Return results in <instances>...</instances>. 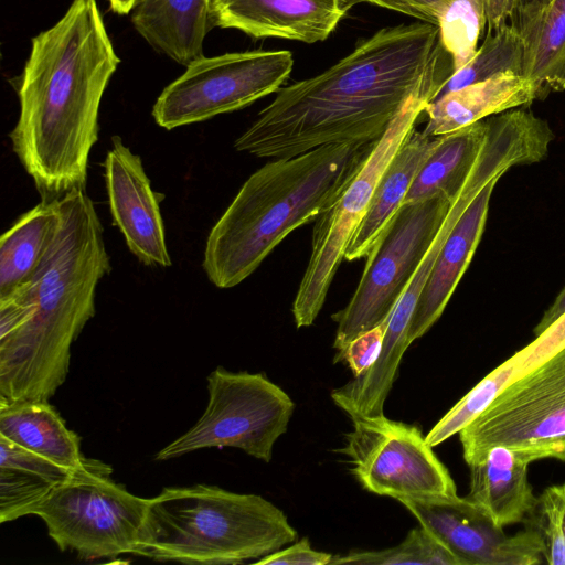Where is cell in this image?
I'll list each match as a JSON object with an SVG mask.
<instances>
[{
  "instance_id": "obj_11",
  "label": "cell",
  "mask_w": 565,
  "mask_h": 565,
  "mask_svg": "<svg viewBox=\"0 0 565 565\" xmlns=\"http://www.w3.org/2000/svg\"><path fill=\"white\" fill-rule=\"evenodd\" d=\"M157 98V125L174 128L249 106L277 93L288 79L294 56L287 50H255L205 57L188 66Z\"/></svg>"
},
{
  "instance_id": "obj_26",
  "label": "cell",
  "mask_w": 565,
  "mask_h": 565,
  "mask_svg": "<svg viewBox=\"0 0 565 565\" xmlns=\"http://www.w3.org/2000/svg\"><path fill=\"white\" fill-rule=\"evenodd\" d=\"M487 23L484 0H447L438 18L439 41L455 72L476 54Z\"/></svg>"
},
{
  "instance_id": "obj_4",
  "label": "cell",
  "mask_w": 565,
  "mask_h": 565,
  "mask_svg": "<svg viewBox=\"0 0 565 565\" xmlns=\"http://www.w3.org/2000/svg\"><path fill=\"white\" fill-rule=\"evenodd\" d=\"M373 143L318 147L250 174L209 233L202 262L209 280L227 289L250 276L287 235L337 199Z\"/></svg>"
},
{
  "instance_id": "obj_10",
  "label": "cell",
  "mask_w": 565,
  "mask_h": 565,
  "mask_svg": "<svg viewBox=\"0 0 565 565\" xmlns=\"http://www.w3.org/2000/svg\"><path fill=\"white\" fill-rule=\"evenodd\" d=\"M451 203L446 195L438 194L403 204L395 213L366 256L353 296L331 317L338 323L333 344L338 352L361 333L387 321Z\"/></svg>"
},
{
  "instance_id": "obj_8",
  "label": "cell",
  "mask_w": 565,
  "mask_h": 565,
  "mask_svg": "<svg viewBox=\"0 0 565 565\" xmlns=\"http://www.w3.org/2000/svg\"><path fill=\"white\" fill-rule=\"evenodd\" d=\"M467 465L493 446H505L531 463L565 461V347L511 381L459 431Z\"/></svg>"
},
{
  "instance_id": "obj_36",
  "label": "cell",
  "mask_w": 565,
  "mask_h": 565,
  "mask_svg": "<svg viewBox=\"0 0 565 565\" xmlns=\"http://www.w3.org/2000/svg\"><path fill=\"white\" fill-rule=\"evenodd\" d=\"M488 31H495L514 17L518 0H484Z\"/></svg>"
},
{
  "instance_id": "obj_38",
  "label": "cell",
  "mask_w": 565,
  "mask_h": 565,
  "mask_svg": "<svg viewBox=\"0 0 565 565\" xmlns=\"http://www.w3.org/2000/svg\"><path fill=\"white\" fill-rule=\"evenodd\" d=\"M565 312V287L558 294L551 307L544 312L543 317L534 328V334L539 335L543 332L551 323H553L558 317Z\"/></svg>"
},
{
  "instance_id": "obj_17",
  "label": "cell",
  "mask_w": 565,
  "mask_h": 565,
  "mask_svg": "<svg viewBox=\"0 0 565 565\" xmlns=\"http://www.w3.org/2000/svg\"><path fill=\"white\" fill-rule=\"evenodd\" d=\"M540 99L534 83L504 72L438 96L426 105L423 132L437 137Z\"/></svg>"
},
{
  "instance_id": "obj_31",
  "label": "cell",
  "mask_w": 565,
  "mask_h": 565,
  "mask_svg": "<svg viewBox=\"0 0 565 565\" xmlns=\"http://www.w3.org/2000/svg\"><path fill=\"white\" fill-rule=\"evenodd\" d=\"M0 467L28 470L41 475L55 483H61L77 472L60 466L46 459L45 457L28 450L1 436Z\"/></svg>"
},
{
  "instance_id": "obj_19",
  "label": "cell",
  "mask_w": 565,
  "mask_h": 565,
  "mask_svg": "<svg viewBox=\"0 0 565 565\" xmlns=\"http://www.w3.org/2000/svg\"><path fill=\"white\" fill-rule=\"evenodd\" d=\"M130 20L150 46L184 66L203 56L214 28L210 0H137Z\"/></svg>"
},
{
  "instance_id": "obj_18",
  "label": "cell",
  "mask_w": 565,
  "mask_h": 565,
  "mask_svg": "<svg viewBox=\"0 0 565 565\" xmlns=\"http://www.w3.org/2000/svg\"><path fill=\"white\" fill-rule=\"evenodd\" d=\"M527 463L505 446H493L470 468L468 499L499 527L533 516L539 498L527 479Z\"/></svg>"
},
{
  "instance_id": "obj_20",
  "label": "cell",
  "mask_w": 565,
  "mask_h": 565,
  "mask_svg": "<svg viewBox=\"0 0 565 565\" xmlns=\"http://www.w3.org/2000/svg\"><path fill=\"white\" fill-rule=\"evenodd\" d=\"M439 141L440 136L430 137L415 128L411 131L382 174L370 207L348 244L345 259L352 262L370 254Z\"/></svg>"
},
{
  "instance_id": "obj_21",
  "label": "cell",
  "mask_w": 565,
  "mask_h": 565,
  "mask_svg": "<svg viewBox=\"0 0 565 565\" xmlns=\"http://www.w3.org/2000/svg\"><path fill=\"white\" fill-rule=\"evenodd\" d=\"M0 436L73 471L94 461L83 457L79 437L49 401L0 404Z\"/></svg>"
},
{
  "instance_id": "obj_22",
  "label": "cell",
  "mask_w": 565,
  "mask_h": 565,
  "mask_svg": "<svg viewBox=\"0 0 565 565\" xmlns=\"http://www.w3.org/2000/svg\"><path fill=\"white\" fill-rule=\"evenodd\" d=\"M61 223L57 200L41 201L0 239V298L29 282L51 248Z\"/></svg>"
},
{
  "instance_id": "obj_14",
  "label": "cell",
  "mask_w": 565,
  "mask_h": 565,
  "mask_svg": "<svg viewBox=\"0 0 565 565\" xmlns=\"http://www.w3.org/2000/svg\"><path fill=\"white\" fill-rule=\"evenodd\" d=\"M104 178L114 224L124 235L129 250L146 266H171L160 202L141 158L118 136L104 162Z\"/></svg>"
},
{
  "instance_id": "obj_29",
  "label": "cell",
  "mask_w": 565,
  "mask_h": 565,
  "mask_svg": "<svg viewBox=\"0 0 565 565\" xmlns=\"http://www.w3.org/2000/svg\"><path fill=\"white\" fill-rule=\"evenodd\" d=\"M56 484L28 470L0 467V523L29 515Z\"/></svg>"
},
{
  "instance_id": "obj_35",
  "label": "cell",
  "mask_w": 565,
  "mask_h": 565,
  "mask_svg": "<svg viewBox=\"0 0 565 565\" xmlns=\"http://www.w3.org/2000/svg\"><path fill=\"white\" fill-rule=\"evenodd\" d=\"M446 1L447 0H353L354 3L367 2L436 26L440 11Z\"/></svg>"
},
{
  "instance_id": "obj_2",
  "label": "cell",
  "mask_w": 565,
  "mask_h": 565,
  "mask_svg": "<svg viewBox=\"0 0 565 565\" xmlns=\"http://www.w3.org/2000/svg\"><path fill=\"white\" fill-rule=\"evenodd\" d=\"M119 63L96 0H73L53 26L32 38L9 138L43 201L86 189L100 102Z\"/></svg>"
},
{
  "instance_id": "obj_25",
  "label": "cell",
  "mask_w": 565,
  "mask_h": 565,
  "mask_svg": "<svg viewBox=\"0 0 565 565\" xmlns=\"http://www.w3.org/2000/svg\"><path fill=\"white\" fill-rule=\"evenodd\" d=\"M523 38L514 24L507 23L495 31H488L473 57L454 72L438 96L504 72L523 75Z\"/></svg>"
},
{
  "instance_id": "obj_15",
  "label": "cell",
  "mask_w": 565,
  "mask_h": 565,
  "mask_svg": "<svg viewBox=\"0 0 565 565\" xmlns=\"http://www.w3.org/2000/svg\"><path fill=\"white\" fill-rule=\"evenodd\" d=\"M353 0H210L213 26L307 44L331 35Z\"/></svg>"
},
{
  "instance_id": "obj_16",
  "label": "cell",
  "mask_w": 565,
  "mask_h": 565,
  "mask_svg": "<svg viewBox=\"0 0 565 565\" xmlns=\"http://www.w3.org/2000/svg\"><path fill=\"white\" fill-rule=\"evenodd\" d=\"M500 178L491 179L482 188L444 242L414 309L407 334L409 344L440 318L468 268L483 233L491 193Z\"/></svg>"
},
{
  "instance_id": "obj_3",
  "label": "cell",
  "mask_w": 565,
  "mask_h": 565,
  "mask_svg": "<svg viewBox=\"0 0 565 565\" xmlns=\"http://www.w3.org/2000/svg\"><path fill=\"white\" fill-rule=\"evenodd\" d=\"M56 237L32 279L20 286L32 317L0 338V404L49 401L65 382L71 348L95 315L99 281L111 270L100 218L85 190L58 199Z\"/></svg>"
},
{
  "instance_id": "obj_1",
  "label": "cell",
  "mask_w": 565,
  "mask_h": 565,
  "mask_svg": "<svg viewBox=\"0 0 565 565\" xmlns=\"http://www.w3.org/2000/svg\"><path fill=\"white\" fill-rule=\"evenodd\" d=\"M448 58L434 24L382 28L323 72L281 87L234 148L278 159L329 145L375 141Z\"/></svg>"
},
{
  "instance_id": "obj_39",
  "label": "cell",
  "mask_w": 565,
  "mask_h": 565,
  "mask_svg": "<svg viewBox=\"0 0 565 565\" xmlns=\"http://www.w3.org/2000/svg\"><path fill=\"white\" fill-rule=\"evenodd\" d=\"M113 12L117 14H128L132 11L137 0H107Z\"/></svg>"
},
{
  "instance_id": "obj_37",
  "label": "cell",
  "mask_w": 565,
  "mask_h": 565,
  "mask_svg": "<svg viewBox=\"0 0 565 565\" xmlns=\"http://www.w3.org/2000/svg\"><path fill=\"white\" fill-rule=\"evenodd\" d=\"M551 0H518L514 17L519 30L526 26Z\"/></svg>"
},
{
  "instance_id": "obj_23",
  "label": "cell",
  "mask_w": 565,
  "mask_h": 565,
  "mask_svg": "<svg viewBox=\"0 0 565 565\" xmlns=\"http://www.w3.org/2000/svg\"><path fill=\"white\" fill-rule=\"evenodd\" d=\"M486 135V119L441 135L439 143L417 172L403 204L438 194L454 201L477 162Z\"/></svg>"
},
{
  "instance_id": "obj_24",
  "label": "cell",
  "mask_w": 565,
  "mask_h": 565,
  "mask_svg": "<svg viewBox=\"0 0 565 565\" xmlns=\"http://www.w3.org/2000/svg\"><path fill=\"white\" fill-rule=\"evenodd\" d=\"M523 75L530 78L540 99L565 90V0H551L522 30Z\"/></svg>"
},
{
  "instance_id": "obj_9",
  "label": "cell",
  "mask_w": 565,
  "mask_h": 565,
  "mask_svg": "<svg viewBox=\"0 0 565 565\" xmlns=\"http://www.w3.org/2000/svg\"><path fill=\"white\" fill-rule=\"evenodd\" d=\"M207 406L183 435L159 450V461L205 448H238L269 462L278 438L287 431L295 404L260 373L217 366L207 376Z\"/></svg>"
},
{
  "instance_id": "obj_7",
  "label": "cell",
  "mask_w": 565,
  "mask_h": 565,
  "mask_svg": "<svg viewBox=\"0 0 565 565\" xmlns=\"http://www.w3.org/2000/svg\"><path fill=\"white\" fill-rule=\"evenodd\" d=\"M110 472L94 460L31 509L60 551L75 552L85 561L139 554L149 499L130 493L108 477Z\"/></svg>"
},
{
  "instance_id": "obj_27",
  "label": "cell",
  "mask_w": 565,
  "mask_h": 565,
  "mask_svg": "<svg viewBox=\"0 0 565 565\" xmlns=\"http://www.w3.org/2000/svg\"><path fill=\"white\" fill-rule=\"evenodd\" d=\"M330 564L359 565H462L435 535L423 527L413 529L402 543L381 551L352 552L333 556Z\"/></svg>"
},
{
  "instance_id": "obj_13",
  "label": "cell",
  "mask_w": 565,
  "mask_h": 565,
  "mask_svg": "<svg viewBox=\"0 0 565 565\" xmlns=\"http://www.w3.org/2000/svg\"><path fill=\"white\" fill-rule=\"evenodd\" d=\"M462 565H534L543 541L531 527L512 536L468 498L430 497L398 500Z\"/></svg>"
},
{
  "instance_id": "obj_30",
  "label": "cell",
  "mask_w": 565,
  "mask_h": 565,
  "mask_svg": "<svg viewBox=\"0 0 565 565\" xmlns=\"http://www.w3.org/2000/svg\"><path fill=\"white\" fill-rule=\"evenodd\" d=\"M533 516L543 541V557L551 565H565V483L543 491Z\"/></svg>"
},
{
  "instance_id": "obj_28",
  "label": "cell",
  "mask_w": 565,
  "mask_h": 565,
  "mask_svg": "<svg viewBox=\"0 0 565 565\" xmlns=\"http://www.w3.org/2000/svg\"><path fill=\"white\" fill-rule=\"evenodd\" d=\"M516 377L513 355L500 364L473 386L426 435L430 447H435L465 428L478 417Z\"/></svg>"
},
{
  "instance_id": "obj_6",
  "label": "cell",
  "mask_w": 565,
  "mask_h": 565,
  "mask_svg": "<svg viewBox=\"0 0 565 565\" xmlns=\"http://www.w3.org/2000/svg\"><path fill=\"white\" fill-rule=\"evenodd\" d=\"M452 73L451 60L444 62L406 100L384 134L374 141L350 183L315 220L309 262L291 309L297 328L315 322L348 244L370 207L382 174L415 128L426 105L438 97Z\"/></svg>"
},
{
  "instance_id": "obj_5",
  "label": "cell",
  "mask_w": 565,
  "mask_h": 565,
  "mask_svg": "<svg viewBox=\"0 0 565 565\" xmlns=\"http://www.w3.org/2000/svg\"><path fill=\"white\" fill-rule=\"evenodd\" d=\"M297 535L285 513L258 494L207 484L166 487L149 499L138 556L239 564L271 554Z\"/></svg>"
},
{
  "instance_id": "obj_12",
  "label": "cell",
  "mask_w": 565,
  "mask_h": 565,
  "mask_svg": "<svg viewBox=\"0 0 565 565\" xmlns=\"http://www.w3.org/2000/svg\"><path fill=\"white\" fill-rule=\"evenodd\" d=\"M351 419L353 430L340 451L364 489L396 500L457 495L450 473L416 426L384 415Z\"/></svg>"
},
{
  "instance_id": "obj_33",
  "label": "cell",
  "mask_w": 565,
  "mask_h": 565,
  "mask_svg": "<svg viewBox=\"0 0 565 565\" xmlns=\"http://www.w3.org/2000/svg\"><path fill=\"white\" fill-rule=\"evenodd\" d=\"M384 332L385 323L361 333L335 354L334 362L345 361L354 376L361 375L377 360Z\"/></svg>"
},
{
  "instance_id": "obj_34",
  "label": "cell",
  "mask_w": 565,
  "mask_h": 565,
  "mask_svg": "<svg viewBox=\"0 0 565 565\" xmlns=\"http://www.w3.org/2000/svg\"><path fill=\"white\" fill-rule=\"evenodd\" d=\"M332 555L324 552L315 551L307 537L296 544L280 548L257 561L255 564L268 565H327L330 564Z\"/></svg>"
},
{
  "instance_id": "obj_32",
  "label": "cell",
  "mask_w": 565,
  "mask_h": 565,
  "mask_svg": "<svg viewBox=\"0 0 565 565\" xmlns=\"http://www.w3.org/2000/svg\"><path fill=\"white\" fill-rule=\"evenodd\" d=\"M564 347L565 312L536 335L534 341L513 355L516 377L529 372Z\"/></svg>"
}]
</instances>
